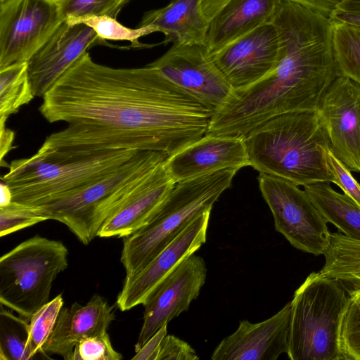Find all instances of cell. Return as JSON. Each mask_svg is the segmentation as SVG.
Masks as SVG:
<instances>
[{
  "instance_id": "30",
  "label": "cell",
  "mask_w": 360,
  "mask_h": 360,
  "mask_svg": "<svg viewBox=\"0 0 360 360\" xmlns=\"http://www.w3.org/2000/svg\"><path fill=\"white\" fill-rule=\"evenodd\" d=\"M342 360H360V288L349 292L340 336Z\"/></svg>"
},
{
  "instance_id": "36",
  "label": "cell",
  "mask_w": 360,
  "mask_h": 360,
  "mask_svg": "<svg viewBox=\"0 0 360 360\" xmlns=\"http://www.w3.org/2000/svg\"><path fill=\"white\" fill-rule=\"evenodd\" d=\"M329 20L360 27V0H341Z\"/></svg>"
},
{
  "instance_id": "34",
  "label": "cell",
  "mask_w": 360,
  "mask_h": 360,
  "mask_svg": "<svg viewBox=\"0 0 360 360\" xmlns=\"http://www.w3.org/2000/svg\"><path fill=\"white\" fill-rule=\"evenodd\" d=\"M327 161L333 176L332 183L360 205V184L352 176L351 171L334 155L330 149L327 153Z\"/></svg>"
},
{
  "instance_id": "42",
  "label": "cell",
  "mask_w": 360,
  "mask_h": 360,
  "mask_svg": "<svg viewBox=\"0 0 360 360\" xmlns=\"http://www.w3.org/2000/svg\"><path fill=\"white\" fill-rule=\"evenodd\" d=\"M8 0H0V4H3Z\"/></svg>"
},
{
  "instance_id": "38",
  "label": "cell",
  "mask_w": 360,
  "mask_h": 360,
  "mask_svg": "<svg viewBox=\"0 0 360 360\" xmlns=\"http://www.w3.org/2000/svg\"><path fill=\"white\" fill-rule=\"evenodd\" d=\"M297 4L329 19L341 0H283Z\"/></svg>"
},
{
  "instance_id": "13",
  "label": "cell",
  "mask_w": 360,
  "mask_h": 360,
  "mask_svg": "<svg viewBox=\"0 0 360 360\" xmlns=\"http://www.w3.org/2000/svg\"><path fill=\"white\" fill-rule=\"evenodd\" d=\"M281 52L280 36L271 22L210 56L233 90H239L266 75L277 64Z\"/></svg>"
},
{
  "instance_id": "12",
  "label": "cell",
  "mask_w": 360,
  "mask_h": 360,
  "mask_svg": "<svg viewBox=\"0 0 360 360\" xmlns=\"http://www.w3.org/2000/svg\"><path fill=\"white\" fill-rule=\"evenodd\" d=\"M207 266L194 254L180 262L149 294L144 306L143 322L135 352L164 325L189 309L205 283Z\"/></svg>"
},
{
  "instance_id": "27",
  "label": "cell",
  "mask_w": 360,
  "mask_h": 360,
  "mask_svg": "<svg viewBox=\"0 0 360 360\" xmlns=\"http://www.w3.org/2000/svg\"><path fill=\"white\" fill-rule=\"evenodd\" d=\"M65 20L71 25L84 24L90 27L103 40L129 41L131 49H142L153 46V44L141 42L139 39L158 32L153 25L130 28L121 24L117 18L104 15H85L68 18Z\"/></svg>"
},
{
  "instance_id": "39",
  "label": "cell",
  "mask_w": 360,
  "mask_h": 360,
  "mask_svg": "<svg viewBox=\"0 0 360 360\" xmlns=\"http://www.w3.org/2000/svg\"><path fill=\"white\" fill-rule=\"evenodd\" d=\"M6 120L0 118V161L1 166L4 162V158L13 148L14 132L6 127Z\"/></svg>"
},
{
  "instance_id": "21",
  "label": "cell",
  "mask_w": 360,
  "mask_h": 360,
  "mask_svg": "<svg viewBox=\"0 0 360 360\" xmlns=\"http://www.w3.org/2000/svg\"><path fill=\"white\" fill-rule=\"evenodd\" d=\"M280 0H231L210 21L205 48L214 53L272 22Z\"/></svg>"
},
{
  "instance_id": "17",
  "label": "cell",
  "mask_w": 360,
  "mask_h": 360,
  "mask_svg": "<svg viewBox=\"0 0 360 360\" xmlns=\"http://www.w3.org/2000/svg\"><path fill=\"white\" fill-rule=\"evenodd\" d=\"M291 302L269 319L257 323L239 322L237 330L213 351L212 360H276L288 354Z\"/></svg>"
},
{
  "instance_id": "10",
  "label": "cell",
  "mask_w": 360,
  "mask_h": 360,
  "mask_svg": "<svg viewBox=\"0 0 360 360\" xmlns=\"http://www.w3.org/2000/svg\"><path fill=\"white\" fill-rule=\"evenodd\" d=\"M63 21L55 0L0 4V70L27 61Z\"/></svg>"
},
{
  "instance_id": "26",
  "label": "cell",
  "mask_w": 360,
  "mask_h": 360,
  "mask_svg": "<svg viewBox=\"0 0 360 360\" xmlns=\"http://www.w3.org/2000/svg\"><path fill=\"white\" fill-rule=\"evenodd\" d=\"M333 25V51L338 77L360 85V27Z\"/></svg>"
},
{
  "instance_id": "24",
  "label": "cell",
  "mask_w": 360,
  "mask_h": 360,
  "mask_svg": "<svg viewBox=\"0 0 360 360\" xmlns=\"http://www.w3.org/2000/svg\"><path fill=\"white\" fill-rule=\"evenodd\" d=\"M325 263L319 272L354 289L360 288V240L340 232L330 233L329 245L323 255Z\"/></svg>"
},
{
  "instance_id": "11",
  "label": "cell",
  "mask_w": 360,
  "mask_h": 360,
  "mask_svg": "<svg viewBox=\"0 0 360 360\" xmlns=\"http://www.w3.org/2000/svg\"><path fill=\"white\" fill-rule=\"evenodd\" d=\"M148 65L156 68L212 113L226 103L234 91L202 46L173 44L165 53Z\"/></svg>"
},
{
  "instance_id": "40",
  "label": "cell",
  "mask_w": 360,
  "mask_h": 360,
  "mask_svg": "<svg viewBox=\"0 0 360 360\" xmlns=\"http://www.w3.org/2000/svg\"><path fill=\"white\" fill-rule=\"evenodd\" d=\"M231 0H201V10L205 18L211 20Z\"/></svg>"
},
{
  "instance_id": "37",
  "label": "cell",
  "mask_w": 360,
  "mask_h": 360,
  "mask_svg": "<svg viewBox=\"0 0 360 360\" xmlns=\"http://www.w3.org/2000/svg\"><path fill=\"white\" fill-rule=\"evenodd\" d=\"M167 324L161 327L132 357L135 360H157L162 340L167 335Z\"/></svg>"
},
{
  "instance_id": "25",
  "label": "cell",
  "mask_w": 360,
  "mask_h": 360,
  "mask_svg": "<svg viewBox=\"0 0 360 360\" xmlns=\"http://www.w3.org/2000/svg\"><path fill=\"white\" fill-rule=\"evenodd\" d=\"M34 95L29 77L27 61L0 70V118L6 119L28 104Z\"/></svg>"
},
{
  "instance_id": "7",
  "label": "cell",
  "mask_w": 360,
  "mask_h": 360,
  "mask_svg": "<svg viewBox=\"0 0 360 360\" xmlns=\"http://www.w3.org/2000/svg\"><path fill=\"white\" fill-rule=\"evenodd\" d=\"M349 302L342 282L311 273L290 302L288 358L342 360L340 329Z\"/></svg>"
},
{
  "instance_id": "19",
  "label": "cell",
  "mask_w": 360,
  "mask_h": 360,
  "mask_svg": "<svg viewBox=\"0 0 360 360\" xmlns=\"http://www.w3.org/2000/svg\"><path fill=\"white\" fill-rule=\"evenodd\" d=\"M165 162L151 172L108 216L98 236L124 238L150 221L176 184Z\"/></svg>"
},
{
  "instance_id": "1",
  "label": "cell",
  "mask_w": 360,
  "mask_h": 360,
  "mask_svg": "<svg viewBox=\"0 0 360 360\" xmlns=\"http://www.w3.org/2000/svg\"><path fill=\"white\" fill-rule=\"evenodd\" d=\"M42 98L39 110L50 123L84 125L168 156L205 136L212 115L156 68H112L88 51Z\"/></svg>"
},
{
  "instance_id": "14",
  "label": "cell",
  "mask_w": 360,
  "mask_h": 360,
  "mask_svg": "<svg viewBox=\"0 0 360 360\" xmlns=\"http://www.w3.org/2000/svg\"><path fill=\"white\" fill-rule=\"evenodd\" d=\"M331 152L347 167L360 172V85L338 77L318 109Z\"/></svg>"
},
{
  "instance_id": "29",
  "label": "cell",
  "mask_w": 360,
  "mask_h": 360,
  "mask_svg": "<svg viewBox=\"0 0 360 360\" xmlns=\"http://www.w3.org/2000/svg\"><path fill=\"white\" fill-rule=\"evenodd\" d=\"M61 294L43 305L29 319V335L25 346V354L30 359L42 349L49 338L58 314L63 308Z\"/></svg>"
},
{
  "instance_id": "2",
  "label": "cell",
  "mask_w": 360,
  "mask_h": 360,
  "mask_svg": "<svg viewBox=\"0 0 360 360\" xmlns=\"http://www.w3.org/2000/svg\"><path fill=\"white\" fill-rule=\"evenodd\" d=\"M272 22L281 42L277 64L257 82L234 90L212 113L207 134L245 138L275 116L317 110L338 77L329 19L280 0Z\"/></svg>"
},
{
  "instance_id": "16",
  "label": "cell",
  "mask_w": 360,
  "mask_h": 360,
  "mask_svg": "<svg viewBox=\"0 0 360 360\" xmlns=\"http://www.w3.org/2000/svg\"><path fill=\"white\" fill-rule=\"evenodd\" d=\"M210 213L209 210L200 214L145 268L126 276L115 303L122 311L143 304L152 290L206 242Z\"/></svg>"
},
{
  "instance_id": "22",
  "label": "cell",
  "mask_w": 360,
  "mask_h": 360,
  "mask_svg": "<svg viewBox=\"0 0 360 360\" xmlns=\"http://www.w3.org/2000/svg\"><path fill=\"white\" fill-rule=\"evenodd\" d=\"M148 25L165 35V44L205 46L210 20L202 12L201 0H172L143 13L138 27Z\"/></svg>"
},
{
  "instance_id": "18",
  "label": "cell",
  "mask_w": 360,
  "mask_h": 360,
  "mask_svg": "<svg viewBox=\"0 0 360 360\" xmlns=\"http://www.w3.org/2000/svg\"><path fill=\"white\" fill-rule=\"evenodd\" d=\"M167 171L176 184L222 169L250 166L245 139L206 134L167 157Z\"/></svg>"
},
{
  "instance_id": "31",
  "label": "cell",
  "mask_w": 360,
  "mask_h": 360,
  "mask_svg": "<svg viewBox=\"0 0 360 360\" xmlns=\"http://www.w3.org/2000/svg\"><path fill=\"white\" fill-rule=\"evenodd\" d=\"M63 20L85 15H104L114 18L132 0H55Z\"/></svg>"
},
{
  "instance_id": "35",
  "label": "cell",
  "mask_w": 360,
  "mask_h": 360,
  "mask_svg": "<svg viewBox=\"0 0 360 360\" xmlns=\"http://www.w3.org/2000/svg\"><path fill=\"white\" fill-rule=\"evenodd\" d=\"M194 349L186 342L167 335L161 342L157 360H198Z\"/></svg>"
},
{
  "instance_id": "32",
  "label": "cell",
  "mask_w": 360,
  "mask_h": 360,
  "mask_svg": "<svg viewBox=\"0 0 360 360\" xmlns=\"http://www.w3.org/2000/svg\"><path fill=\"white\" fill-rule=\"evenodd\" d=\"M47 220L32 206L12 201L0 207V236L3 237L20 229Z\"/></svg>"
},
{
  "instance_id": "8",
  "label": "cell",
  "mask_w": 360,
  "mask_h": 360,
  "mask_svg": "<svg viewBox=\"0 0 360 360\" xmlns=\"http://www.w3.org/2000/svg\"><path fill=\"white\" fill-rule=\"evenodd\" d=\"M60 241L34 236L0 258V304L30 319L49 302L53 283L68 264Z\"/></svg>"
},
{
  "instance_id": "3",
  "label": "cell",
  "mask_w": 360,
  "mask_h": 360,
  "mask_svg": "<svg viewBox=\"0 0 360 360\" xmlns=\"http://www.w3.org/2000/svg\"><path fill=\"white\" fill-rule=\"evenodd\" d=\"M250 166L297 186L328 181L330 141L317 110L275 116L245 138Z\"/></svg>"
},
{
  "instance_id": "15",
  "label": "cell",
  "mask_w": 360,
  "mask_h": 360,
  "mask_svg": "<svg viewBox=\"0 0 360 360\" xmlns=\"http://www.w3.org/2000/svg\"><path fill=\"white\" fill-rule=\"evenodd\" d=\"M97 45L112 47L90 27L63 20L27 60L34 96L43 97L77 60Z\"/></svg>"
},
{
  "instance_id": "20",
  "label": "cell",
  "mask_w": 360,
  "mask_h": 360,
  "mask_svg": "<svg viewBox=\"0 0 360 360\" xmlns=\"http://www.w3.org/2000/svg\"><path fill=\"white\" fill-rule=\"evenodd\" d=\"M115 319L113 307L98 295L85 304L75 302L62 308L42 352L70 360L75 345L84 338L107 332Z\"/></svg>"
},
{
  "instance_id": "23",
  "label": "cell",
  "mask_w": 360,
  "mask_h": 360,
  "mask_svg": "<svg viewBox=\"0 0 360 360\" xmlns=\"http://www.w3.org/2000/svg\"><path fill=\"white\" fill-rule=\"evenodd\" d=\"M304 190L327 222L345 236L360 240V205L346 194L334 190L330 182L304 186Z\"/></svg>"
},
{
  "instance_id": "33",
  "label": "cell",
  "mask_w": 360,
  "mask_h": 360,
  "mask_svg": "<svg viewBox=\"0 0 360 360\" xmlns=\"http://www.w3.org/2000/svg\"><path fill=\"white\" fill-rule=\"evenodd\" d=\"M107 332L82 338L75 347L70 360H120Z\"/></svg>"
},
{
  "instance_id": "6",
  "label": "cell",
  "mask_w": 360,
  "mask_h": 360,
  "mask_svg": "<svg viewBox=\"0 0 360 360\" xmlns=\"http://www.w3.org/2000/svg\"><path fill=\"white\" fill-rule=\"evenodd\" d=\"M168 155L139 151L115 171L62 198L32 206L48 219L64 224L84 245L89 244L108 216L116 210Z\"/></svg>"
},
{
  "instance_id": "5",
  "label": "cell",
  "mask_w": 360,
  "mask_h": 360,
  "mask_svg": "<svg viewBox=\"0 0 360 360\" xmlns=\"http://www.w3.org/2000/svg\"><path fill=\"white\" fill-rule=\"evenodd\" d=\"M139 151L117 150L91 155L59 158L37 151L30 158L13 160L1 177L13 200L40 205L69 195L111 174Z\"/></svg>"
},
{
  "instance_id": "4",
  "label": "cell",
  "mask_w": 360,
  "mask_h": 360,
  "mask_svg": "<svg viewBox=\"0 0 360 360\" xmlns=\"http://www.w3.org/2000/svg\"><path fill=\"white\" fill-rule=\"evenodd\" d=\"M238 170L225 169L176 183L150 221L124 238L120 261L126 276L141 271L193 219L212 210Z\"/></svg>"
},
{
  "instance_id": "28",
  "label": "cell",
  "mask_w": 360,
  "mask_h": 360,
  "mask_svg": "<svg viewBox=\"0 0 360 360\" xmlns=\"http://www.w3.org/2000/svg\"><path fill=\"white\" fill-rule=\"evenodd\" d=\"M5 307L1 304L0 359L27 360L25 346L29 335V323Z\"/></svg>"
},
{
  "instance_id": "41",
  "label": "cell",
  "mask_w": 360,
  "mask_h": 360,
  "mask_svg": "<svg viewBox=\"0 0 360 360\" xmlns=\"http://www.w3.org/2000/svg\"><path fill=\"white\" fill-rule=\"evenodd\" d=\"M13 201L12 193L8 186L1 181L0 207L5 206Z\"/></svg>"
},
{
  "instance_id": "9",
  "label": "cell",
  "mask_w": 360,
  "mask_h": 360,
  "mask_svg": "<svg viewBox=\"0 0 360 360\" xmlns=\"http://www.w3.org/2000/svg\"><path fill=\"white\" fill-rule=\"evenodd\" d=\"M257 180L276 231L299 250L323 255L330 238L328 222L305 191L290 181L264 173H259Z\"/></svg>"
}]
</instances>
